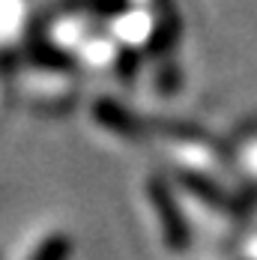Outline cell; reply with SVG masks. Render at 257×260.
Returning <instances> with one entry per match:
<instances>
[{"label":"cell","instance_id":"6da1fadb","mask_svg":"<svg viewBox=\"0 0 257 260\" xmlns=\"http://www.w3.org/2000/svg\"><path fill=\"white\" fill-rule=\"evenodd\" d=\"M162 150L171 158L180 177H201V180L224 182L228 174V158L218 153L212 141L188 129H165L162 132Z\"/></svg>","mask_w":257,"mask_h":260},{"label":"cell","instance_id":"7a4b0ae2","mask_svg":"<svg viewBox=\"0 0 257 260\" xmlns=\"http://www.w3.org/2000/svg\"><path fill=\"white\" fill-rule=\"evenodd\" d=\"M18 84L27 99L42 108H63L69 99H75V75L63 63L27 60L18 72Z\"/></svg>","mask_w":257,"mask_h":260},{"label":"cell","instance_id":"3957f363","mask_svg":"<svg viewBox=\"0 0 257 260\" xmlns=\"http://www.w3.org/2000/svg\"><path fill=\"white\" fill-rule=\"evenodd\" d=\"M147 194H150V204H153V212L158 218V228H162V236H165V245L174 248V251H182L188 245V228L182 221V212L171 194V188L162 180H150L147 185Z\"/></svg>","mask_w":257,"mask_h":260},{"label":"cell","instance_id":"277c9868","mask_svg":"<svg viewBox=\"0 0 257 260\" xmlns=\"http://www.w3.org/2000/svg\"><path fill=\"white\" fill-rule=\"evenodd\" d=\"M90 33H93V21L84 12H66V15L54 18L51 30H48V42H51V48H57V51L72 54L87 42Z\"/></svg>","mask_w":257,"mask_h":260},{"label":"cell","instance_id":"5b68a950","mask_svg":"<svg viewBox=\"0 0 257 260\" xmlns=\"http://www.w3.org/2000/svg\"><path fill=\"white\" fill-rule=\"evenodd\" d=\"M27 27V0H0V54H6Z\"/></svg>","mask_w":257,"mask_h":260},{"label":"cell","instance_id":"8992f818","mask_svg":"<svg viewBox=\"0 0 257 260\" xmlns=\"http://www.w3.org/2000/svg\"><path fill=\"white\" fill-rule=\"evenodd\" d=\"M93 120L102 126V129H108L111 135H117V138H138L135 132H138V123L128 117L123 108H117V105L111 102H99L96 108H93Z\"/></svg>","mask_w":257,"mask_h":260},{"label":"cell","instance_id":"52a82bcc","mask_svg":"<svg viewBox=\"0 0 257 260\" xmlns=\"http://www.w3.org/2000/svg\"><path fill=\"white\" fill-rule=\"evenodd\" d=\"M233 168L239 171V177H245L248 182L257 185V129L245 132L239 141H236V150H233Z\"/></svg>","mask_w":257,"mask_h":260},{"label":"cell","instance_id":"ba28073f","mask_svg":"<svg viewBox=\"0 0 257 260\" xmlns=\"http://www.w3.org/2000/svg\"><path fill=\"white\" fill-rule=\"evenodd\" d=\"M69 251H72L69 239H66L63 234H54L36 248V254H33L30 260H66L69 257Z\"/></svg>","mask_w":257,"mask_h":260},{"label":"cell","instance_id":"9c48e42d","mask_svg":"<svg viewBox=\"0 0 257 260\" xmlns=\"http://www.w3.org/2000/svg\"><path fill=\"white\" fill-rule=\"evenodd\" d=\"M3 93H6V87H3V75H0V108H3Z\"/></svg>","mask_w":257,"mask_h":260},{"label":"cell","instance_id":"30bf717a","mask_svg":"<svg viewBox=\"0 0 257 260\" xmlns=\"http://www.w3.org/2000/svg\"><path fill=\"white\" fill-rule=\"evenodd\" d=\"M242 260H257V257H242Z\"/></svg>","mask_w":257,"mask_h":260}]
</instances>
